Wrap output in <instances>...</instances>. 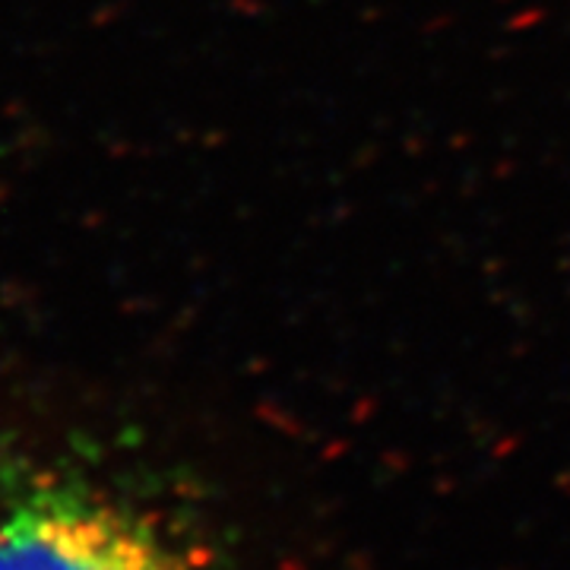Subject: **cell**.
I'll return each mask as SVG.
<instances>
[{"label": "cell", "instance_id": "obj_1", "mask_svg": "<svg viewBox=\"0 0 570 570\" xmlns=\"http://www.w3.org/2000/svg\"><path fill=\"white\" fill-rule=\"evenodd\" d=\"M0 570H184L130 508L80 485H41L0 513Z\"/></svg>", "mask_w": 570, "mask_h": 570}]
</instances>
